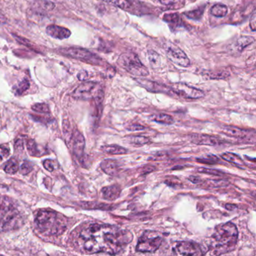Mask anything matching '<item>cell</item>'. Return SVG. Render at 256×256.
<instances>
[{
    "label": "cell",
    "instance_id": "cell-2",
    "mask_svg": "<svg viewBox=\"0 0 256 256\" xmlns=\"http://www.w3.org/2000/svg\"><path fill=\"white\" fill-rule=\"evenodd\" d=\"M238 239V230L232 222L223 223L216 227L208 241V251L205 254L220 256L232 251Z\"/></svg>",
    "mask_w": 256,
    "mask_h": 256
},
{
    "label": "cell",
    "instance_id": "cell-17",
    "mask_svg": "<svg viewBox=\"0 0 256 256\" xmlns=\"http://www.w3.org/2000/svg\"><path fill=\"white\" fill-rule=\"evenodd\" d=\"M102 170L106 174L112 176H118L120 172V166L116 160H106L102 162L100 164Z\"/></svg>",
    "mask_w": 256,
    "mask_h": 256
},
{
    "label": "cell",
    "instance_id": "cell-10",
    "mask_svg": "<svg viewBox=\"0 0 256 256\" xmlns=\"http://www.w3.org/2000/svg\"><path fill=\"white\" fill-rule=\"evenodd\" d=\"M172 92L179 96L188 100H198L204 96V92L200 90L193 88L184 83L173 84L170 86Z\"/></svg>",
    "mask_w": 256,
    "mask_h": 256
},
{
    "label": "cell",
    "instance_id": "cell-20",
    "mask_svg": "<svg viewBox=\"0 0 256 256\" xmlns=\"http://www.w3.org/2000/svg\"><path fill=\"white\" fill-rule=\"evenodd\" d=\"M221 157L226 161L240 168H245V162L244 160L236 154H232V152H224V154H222Z\"/></svg>",
    "mask_w": 256,
    "mask_h": 256
},
{
    "label": "cell",
    "instance_id": "cell-7",
    "mask_svg": "<svg viewBox=\"0 0 256 256\" xmlns=\"http://www.w3.org/2000/svg\"><path fill=\"white\" fill-rule=\"evenodd\" d=\"M104 96L100 84L96 82H88L79 85L72 92V97L78 100H96Z\"/></svg>",
    "mask_w": 256,
    "mask_h": 256
},
{
    "label": "cell",
    "instance_id": "cell-43",
    "mask_svg": "<svg viewBox=\"0 0 256 256\" xmlns=\"http://www.w3.org/2000/svg\"><path fill=\"white\" fill-rule=\"evenodd\" d=\"M250 28H251L252 30L256 31V12L253 13L252 16L251 18H250Z\"/></svg>",
    "mask_w": 256,
    "mask_h": 256
},
{
    "label": "cell",
    "instance_id": "cell-30",
    "mask_svg": "<svg viewBox=\"0 0 256 256\" xmlns=\"http://www.w3.org/2000/svg\"><path fill=\"white\" fill-rule=\"evenodd\" d=\"M204 10L205 7H200V8H197V10L186 12L184 13V14L188 18L192 19V20H200L202 16H203Z\"/></svg>",
    "mask_w": 256,
    "mask_h": 256
},
{
    "label": "cell",
    "instance_id": "cell-4",
    "mask_svg": "<svg viewBox=\"0 0 256 256\" xmlns=\"http://www.w3.org/2000/svg\"><path fill=\"white\" fill-rule=\"evenodd\" d=\"M22 224L23 218L12 200L0 196V232L16 230Z\"/></svg>",
    "mask_w": 256,
    "mask_h": 256
},
{
    "label": "cell",
    "instance_id": "cell-18",
    "mask_svg": "<svg viewBox=\"0 0 256 256\" xmlns=\"http://www.w3.org/2000/svg\"><path fill=\"white\" fill-rule=\"evenodd\" d=\"M101 192L103 198L112 202L120 197L121 194V188L118 185L108 186L104 187L102 190Z\"/></svg>",
    "mask_w": 256,
    "mask_h": 256
},
{
    "label": "cell",
    "instance_id": "cell-45",
    "mask_svg": "<svg viewBox=\"0 0 256 256\" xmlns=\"http://www.w3.org/2000/svg\"><path fill=\"white\" fill-rule=\"evenodd\" d=\"M188 180H190V181H191V182H192L193 184H198V182H200V178H197V176H190V178H188Z\"/></svg>",
    "mask_w": 256,
    "mask_h": 256
},
{
    "label": "cell",
    "instance_id": "cell-40",
    "mask_svg": "<svg viewBox=\"0 0 256 256\" xmlns=\"http://www.w3.org/2000/svg\"><path fill=\"white\" fill-rule=\"evenodd\" d=\"M10 154V148L8 145L2 144L0 145V156L4 158V157L8 156Z\"/></svg>",
    "mask_w": 256,
    "mask_h": 256
},
{
    "label": "cell",
    "instance_id": "cell-22",
    "mask_svg": "<svg viewBox=\"0 0 256 256\" xmlns=\"http://www.w3.org/2000/svg\"><path fill=\"white\" fill-rule=\"evenodd\" d=\"M103 152L110 155H122L126 154L128 150L122 146L116 144L106 145L102 148Z\"/></svg>",
    "mask_w": 256,
    "mask_h": 256
},
{
    "label": "cell",
    "instance_id": "cell-37",
    "mask_svg": "<svg viewBox=\"0 0 256 256\" xmlns=\"http://www.w3.org/2000/svg\"><path fill=\"white\" fill-rule=\"evenodd\" d=\"M200 173L206 174L214 175V176H221L223 174L222 172L216 169L208 168H200L198 169Z\"/></svg>",
    "mask_w": 256,
    "mask_h": 256
},
{
    "label": "cell",
    "instance_id": "cell-9",
    "mask_svg": "<svg viewBox=\"0 0 256 256\" xmlns=\"http://www.w3.org/2000/svg\"><path fill=\"white\" fill-rule=\"evenodd\" d=\"M172 253L176 256H202L204 252L198 244L192 241H180L175 244Z\"/></svg>",
    "mask_w": 256,
    "mask_h": 256
},
{
    "label": "cell",
    "instance_id": "cell-46",
    "mask_svg": "<svg viewBox=\"0 0 256 256\" xmlns=\"http://www.w3.org/2000/svg\"><path fill=\"white\" fill-rule=\"evenodd\" d=\"M6 23V18L2 13L0 12V25L4 24Z\"/></svg>",
    "mask_w": 256,
    "mask_h": 256
},
{
    "label": "cell",
    "instance_id": "cell-3",
    "mask_svg": "<svg viewBox=\"0 0 256 256\" xmlns=\"http://www.w3.org/2000/svg\"><path fill=\"white\" fill-rule=\"evenodd\" d=\"M37 229L46 236H58L65 232L67 221L60 214L50 210H40L35 217Z\"/></svg>",
    "mask_w": 256,
    "mask_h": 256
},
{
    "label": "cell",
    "instance_id": "cell-5",
    "mask_svg": "<svg viewBox=\"0 0 256 256\" xmlns=\"http://www.w3.org/2000/svg\"><path fill=\"white\" fill-rule=\"evenodd\" d=\"M118 64L133 76L138 77H146L149 76V71L140 62L138 56L131 52L122 54L118 59Z\"/></svg>",
    "mask_w": 256,
    "mask_h": 256
},
{
    "label": "cell",
    "instance_id": "cell-27",
    "mask_svg": "<svg viewBox=\"0 0 256 256\" xmlns=\"http://www.w3.org/2000/svg\"><path fill=\"white\" fill-rule=\"evenodd\" d=\"M152 120L158 122V124H164V125H172L174 122V118L166 114H158L154 115L152 116Z\"/></svg>",
    "mask_w": 256,
    "mask_h": 256
},
{
    "label": "cell",
    "instance_id": "cell-31",
    "mask_svg": "<svg viewBox=\"0 0 256 256\" xmlns=\"http://www.w3.org/2000/svg\"><path fill=\"white\" fill-rule=\"evenodd\" d=\"M26 148H28L29 154L32 156H37L40 154L36 143L32 139H29V140H26Z\"/></svg>",
    "mask_w": 256,
    "mask_h": 256
},
{
    "label": "cell",
    "instance_id": "cell-41",
    "mask_svg": "<svg viewBox=\"0 0 256 256\" xmlns=\"http://www.w3.org/2000/svg\"><path fill=\"white\" fill-rule=\"evenodd\" d=\"M145 128L146 127L140 125V124H131L130 126L127 127V130L130 131H140V130H144Z\"/></svg>",
    "mask_w": 256,
    "mask_h": 256
},
{
    "label": "cell",
    "instance_id": "cell-28",
    "mask_svg": "<svg viewBox=\"0 0 256 256\" xmlns=\"http://www.w3.org/2000/svg\"><path fill=\"white\" fill-rule=\"evenodd\" d=\"M18 170V162L14 160V158H11V160H8V161L6 163L5 166H4V170H5L7 174H14L17 173Z\"/></svg>",
    "mask_w": 256,
    "mask_h": 256
},
{
    "label": "cell",
    "instance_id": "cell-24",
    "mask_svg": "<svg viewBox=\"0 0 256 256\" xmlns=\"http://www.w3.org/2000/svg\"><path fill=\"white\" fill-rule=\"evenodd\" d=\"M254 42V38L252 36H242L238 38L235 42V46H236V50L238 52H242L244 48L252 44Z\"/></svg>",
    "mask_w": 256,
    "mask_h": 256
},
{
    "label": "cell",
    "instance_id": "cell-35",
    "mask_svg": "<svg viewBox=\"0 0 256 256\" xmlns=\"http://www.w3.org/2000/svg\"><path fill=\"white\" fill-rule=\"evenodd\" d=\"M32 109L34 112H38V113H50V108H49L47 104H44V103H38V104H34Z\"/></svg>",
    "mask_w": 256,
    "mask_h": 256
},
{
    "label": "cell",
    "instance_id": "cell-19",
    "mask_svg": "<svg viewBox=\"0 0 256 256\" xmlns=\"http://www.w3.org/2000/svg\"><path fill=\"white\" fill-rule=\"evenodd\" d=\"M139 83L151 92H166L169 91L168 88H166L163 85L158 84L155 82H148V80H138Z\"/></svg>",
    "mask_w": 256,
    "mask_h": 256
},
{
    "label": "cell",
    "instance_id": "cell-14",
    "mask_svg": "<svg viewBox=\"0 0 256 256\" xmlns=\"http://www.w3.org/2000/svg\"><path fill=\"white\" fill-rule=\"evenodd\" d=\"M72 148L74 156L78 160L82 158L85 148V139L80 132L76 130L72 134Z\"/></svg>",
    "mask_w": 256,
    "mask_h": 256
},
{
    "label": "cell",
    "instance_id": "cell-13",
    "mask_svg": "<svg viewBox=\"0 0 256 256\" xmlns=\"http://www.w3.org/2000/svg\"><path fill=\"white\" fill-rule=\"evenodd\" d=\"M190 140L196 144L206 145V146H217L222 144L221 140L218 138L204 134H190Z\"/></svg>",
    "mask_w": 256,
    "mask_h": 256
},
{
    "label": "cell",
    "instance_id": "cell-47",
    "mask_svg": "<svg viewBox=\"0 0 256 256\" xmlns=\"http://www.w3.org/2000/svg\"><path fill=\"white\" fill-rule=\"evenodd\" d=\"M226 209L228 210H234L236 209V206H234V205L233 204H228L226 205Z\"/></svg>",
    "mask_w": 256,
    "mask_h": 256
},
{
    "label": "cell",
    "instance_id": "cell-21",
    "mask_svg": "<svg viewBox=\"0 0 256 256\" xmlns=\"http://www.w3.org/2000/svg\"><path fill=\"white\" fill-rule=\"evenodd\" d=\"M125 140L130 144L134 146H142L148 144L150 140L149 138L143 136H128L126 138Z\"/></svg>",
    "mask_w": 256,
    "mask_h": 256
},
{
    "label": "cell",
    "instance_id": "cell-6",
    "mask_svg": "<svg viewBox=\"0 0 256 256\" xmlns=\"http://www.w3.org/2000/svg\"><path fill=\"white\" fill-rule=\"evenodd\" d=\"M163 238L160 233L154 230H146L140 236L136 246L139 252H154L162 244Z\"/></svg>",
    "mask_w": 256,
    "mask_h": 256
},
{
    "label": "cell",
    "instance_id": "cell-36",
    "mask_svg": "<svg viewBox=\"0 0 256 256\" xmlns=\"http://www.w3.org/2000/svg\"><path fill=\"white\" fill-rule=\"evenodd\" d=\"M30 88V82H28V80L24 79V80H22V82L19 83V84L18 85L17 88H16V92L18 95H22L25 91L28 90Z\"/></svg>",
    "mask_w": 256,
    "mask_h": 256
},
{
    "label": "cell",
    "instance_id": "cell-33",
    "mask_svg": "<svg viewBox=\"0 0 256 256\" xmlns=\"http://www.w3.org/2000/svg\"><path fill=\"white\" fill-rule=\"evenodd\" d=\"M196 161L198 162L206 164H214L220 162V160H218V157L214 155H208L204 157H200V158H197Z\"/></svg>",
    "mask_w": 256,
    "mask_h": 256
},
{
    "label": "cell",
    "instance_id": "cell-8",
    "mask_svg": "<svg viewBox=\"0 0 256 256\" xmlns=\"http://www.w3.org/2000/svg\"><path fill=\"white\" fill-rule=\"evenodd\" d=\"M60 52L64 56H67L68 58L82 61V62H86V64L96 66H100L103 64L102 60L100 56L86 49L68 48L61 49Z\"/></svg>",
    "mask_w": 256,
    "mask_h": 256
},
{
    "label": "cell",
    "instance_id": "cell-29",
    "mask_svg": "<svg viewBox=\"0 0 256 256\" xmlns=\"http://www.w3.org/2000/svg\"><path fill=\"white\" fill-rule=\"evenodd\" d=\"M148 60H149L150 64L152 67H158L161 64V58L160 54L152 50H148Z\"/></svg>",
    "mask_w": 256,
    "mask_h": 256
},
{
    "label": "cell",
    "instance_id": "cell-32",
    "mask_svg": "<svg viewBox=\"0 0 256 256\" xmlns=\"http://www.w3.org/2000/svg\"><path fill=\"white\" fill-rule=\"evenodd\" d=\"M164 22L170 24L174 25V26H178L180 23L181 20L180 18L179 14L176 13H173V14H166L164 16Z\"/></svg>",
    "mask_w": 256,
    "mask_h": 256
},
{
    "label": "cell",
    "instance_id": "cell-23",
    "mask_svg": "<svg viewBox=\"0 0 256 256\" xmlns=\"http://www.w3.org/2000/svg\"><path fill=\"white\" fill-rule=\"evenodd\" d=\"M203 76L212 80H220V79H226L230 76L227 71H206L204 72Z\"/></svg>",
    "mask_w": 256,
    "mask_h": 256
},
{
    "label": "cell",
    "instance_id": "cell-34",
    "mask_svg": "<svg viewBox=\"0 0 256 256\" xmlns=\"http://www.w3.org/2000/svg\"><path fill=\"white\" fill-rule=\"evenodd\" d=\"M84 208H92V209H101V210H112L113 206L110 204H106L98 203H84Z\"/></svg>",
    "mask_w": 256,
    "mask_h": 256
},
{
    "label": "cell",
    "instance_id": "cell-11",
    "mask_svg": "<svg viewBox=\"0 0 256 256\" xmlns=\"http://www.w3.org/2000/svg\"><path fill=\"white\" fill-rule=\"evenodd\" d=\"M222 132L224 134L239 139L242 142L250 144H254L256 142V132L253 130H246L238 127L226 126Z\"/></svg>",
    "mask_w": 256,
    "mask_h": 256
},
{
    "label": "cell",
    "instance_id": "cell-42",
    "mask_svg": "<svg viewBox=\"0 0 256 256\" xmlns=\"http://www.w3.org/2000/svg\"><path fill=\"white\" fill-rule=\"evenodd\" d=\"M157 1L162 5L168 7L174 6L176 4V0H157Z\"/></svg>",
    "mask_w": 256,
    "mask_h": 256
},
{
    "label": "cell",
    "instance_id": "cell-44",
    "mask_svg": "<svg viewBox=\"0 0 256 256\" xmlns=\"http://www.w3.org/2000/svg\"><path fill=\"white\" fill-rule=\"evenodd\" d=\"M88 77V74L86 72H82L79 73L78 78L82 80H86V78Z\"/></svg>",
    "mask_w": 256,
    "mask_h": 256
},
{
    "label": "cell",
    "instance_id": "cell-38",
    "mask_svg": "<svg viewBox=\"0 0 256 256\" xmlns=\"http://www.w3.org/2000/svg\"><path fill=\"white\" fill-rule=\"evenodd\" d=\"M32 168H34V166H32V163L25 161L20 166V172L22 174H28L30 172H32Z\"/></svg>",
    "mask_w": 256,
    "mask_h": 256
},
{
    "label": "cell",
    "instance_id": "cell-26",
    "mask_svg": "<svg viewBox=\"0 0 256 256\" xmlns=\"http://www.w3.org/2000/svg\"><path fill=\"white\" fill-rule=\"evenodd\" d=\"M210 13L216 18L224 17L228 13V7L223 4H216L211 8Z\"/></svg>",
    "mask_w": 256,
    "mask_h": 256
},
{
    "label": "cell",
    "instance_id": "cell-16",
    "mask_svg": "<svg viewBox=\"0 0 256 256\" xmlns=\"http://www.w3.org/2000/svg\"><path fill=\"white\" fill-rule=\"evenodd\" d=\"M46 32L49 36L56 40H66L70 38L71 36V31L67 28L58 25H50L46 28Z\"/></svg>",
    "mask_w": 256,
    "mask_h": 256
},
{
    "label": "cell",
    "instance_id": "cell-39",
    "mask_svg": "<svg viewBox=\"0 0 256 256\" xmlns=\"http://www.w3.org/2000/svg\"><path fill=\"white\" fill-rule=\"evenodd\" d=\"M43 164H44V168L46 170H48V172H54L55 169V166H56V162H55L54 160H44V162H43Z\"/></svg>",
    "mask_w": 256,
    "mask_h": 256
},
{
    "label": "cell",
    "instance_id": "cell-12",
    "mask_svg": "<svg viewBox=\"0 0 256 256\" xmlns=\"http://www.w3.org/2000/svg\"><path fill=\"white\" fill-rule=\"evenodd\" d=\"M166 54L170 60L174 64L182 67H188L191 64L190 59L186 54L184 50L175 46H172L168 48L166 50Z\"/></svg>",
    "mask_w": 256,
    "mask_h": 256
},
{
    "label": "cell",
    "instance_id": "cell-48",
    "mask_svg": "<svg viewBox=\"0 0 256 256\" xmlns=\"http://www.w3.org/2000/svg\"><path fill=\"white\" fill-rule=\"evenodd\" d=\"M2 157L0 156V161H2Z\"/></svg>",
    "mask_w": 256,
    "mask_h": 256
},
{
    "label": "cell",
    "instance_id": "cell-25",
    "mask_svg": "<svg viewBox=\"0 0 256 256\" xmlns=\"http://www.w3.org/2000/svg\"><path fill=\"white\" fill-rule=\"evenodd\" d=\"M102 1L112 4V5L121 8V10H126V11H130L132 7L130 0H102Z\"/></svg>",
    "mask_w": 256,
    "mask_h": 256
},
{
    "label": "cell",
    "instance_id": "cell-15",
    "mask_svg": "<svg viewBox=\"0 0 256 256\" xmlns=\"http://www.w3.org/2000/svg\"><path fill=\"white\" fill-rule=\"evenodd\" d=\"M55 8V4L49 0H36L31 6L30 10L34 14L44 16Z\"/></svg>",
    "mask_w": 256,
    "mask_h": 256
},
{
    "label": "cell",
    "instance_id": "cell-1",
    "mask_svg": "<svg viewBox=\"0 0 256 256\" xmlns=\"http://www.w3.org/2000/svg\"><path fill=\"white\" fill-rule=\"evenodd\" d=\"M132 234L110 224H91L80 232L78 244L86 252L118 254L132 240Z\"/></svg>",
    "mask_w": 256,
    "mask_h": 256
}]
</instances>
